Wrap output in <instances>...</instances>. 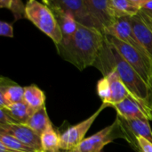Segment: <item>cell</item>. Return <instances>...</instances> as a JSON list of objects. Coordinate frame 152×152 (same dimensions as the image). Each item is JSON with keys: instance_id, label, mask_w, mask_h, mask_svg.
<instances>
[{"instance_id": "1", "label": "cell", "mask_w": 152, "mask_h": 152, "mask_svg": "<svg viewBox=\"0 0 152 152\" xmlns=\"http://www.w3.org/2000/svg\"><path fill=\"white\" fill-rule=\"evenodd\" d=\"M94 66L103 76L115 71L125 84L129 95L142 107L150 121L152 120V89L108 41L107 38H105L103 47Z\"/></svg>"}, {"instance_id": "2", "label": "cell", "mask_w": 152, "mask_h": 152, "mask_svg": "<svg viewBox=\"0 0 152 152\" xmlns=\"http://www.w3.org/2000/svg\"><path fill=\"white\" fill-rule=\"evenodd\" d=\"M102 31L78 24L74 36L66 42L56 45L58 54L79 71L94 66L105 41Z\"/></svg>"}, {"instance_id": "3", "label": "cell", "mask_w": 152, "mask_h": 152, "mask_svg": "<svg viewBox=\"0 0 152 152\" xmlns=\"http://www.w3.org/2000/svg\"><path fill=\"white\" fill-rule=\"evenodd\" d=\"M26 19L48 36L55 46L61 42V29L53 12L48 5L37 0H28L26 3Z\"/></svg>"}, {"instance_id": "4", "label": "cell", "mask_w": 152, "mask_h": 152, "mask_svg": "<svg viewBox=\"0 0 152 152\" xmlns=\"http://www.w3.org/2000/svg\"><path fill=\"white\" fill-rule=\"evenodd\" d=\"M108 41L118 51L124 59L140 74L144 82L152 89V59L132 46L118 39L117 38L106 35Z\"/></svg>"}, {"instance_id": "5", "label": "cell", "mask_w": 152, "mask_h": 152, "mask_svg": "<svg viewBox=\"0 0 152 152\" xmlns=\"http://www.w3.org/2000/svg\"><path fill=\"white\" fill-rule=\"evenodd\" d=\"M108 108L107 104H102V106L88 118L78 123L77 125H72L66 129L62 133H61L60 149L62 152L69 151L77 148L86 138V134L91 128L96 118L100 116L104 108Z\"/></svg>"}, {"instance_id": "6", "label": "cell", "mask_w": 152, "mask_h": 152, "mask_svg": "<svg viewBox=\"0 0 152 152\" xmlns=\"http://www.w3.org/2000/svg\"><path fill=\"white\" fill-rule=\"evenodd\" d=\"M118 138L123 139V134L118 122L115 120L110 125L103 128L94 135L86 138L74 150L65 152H102L106 145Z\"/></svg>"}, {"instance_id": "7", "label": "cell", "mask_w": 152, "mask_h": 152, "mask_svg": "<svg viewBox=\"0 0 152 152\" xmlns=\"http://www.w3.org/2000/svg\"><path fill=\"white\" fill-rule=\"evenodd\" d=\"M116 120L121 128L123 139L126 140L129 145L139 152L137 138L142 137L152 142V131L149 120L144 119H126L117 115Z\"/></svg>"}, {"instance_id": "8", "label": "cell", "mask_w": 152, "mask_h": 152, "mask_svg": "<svg viewBox=\"0 0 152 152\" xmlns=\"http://www.w3.org/2000/svg\"><path fill=\"white\" fill-rule=\"evenodd\" d=\"M100 31H105L115 22L117 16L111 0H85Z\"/></svg>"}, {"instance_id": "9", "label": "cell", "mask_w": 152, "mask_h": 152, "mask_svg": "<svg viewBox=\"0 0 152 152\" xmlns=\"http://www.w3.org/2000/svg\"><path fill=\"white\" fill-rule=\"evenodd\" d=\"M105 35L113 36L118 39L138 49L142 53L149 56V54L146 52V50L143 48V47L141 45V43L135 36V33L132 27L130 16H122L117 18L115 22L105 31Z\"/></svg>"}, {"instance_id": "10", "label": "cell", "mask_w": 152, "mask_h": 152, "mask_svg": "<svg viewBox=\"0 0 152 152\" xmlns=\"http://www.w3.org/2000/svg\"><path fill=\"white\" fill-rule=\"evenodd\" d=\"M50 4L56 5L72 14L78 24L99 30L85 0H53Z\"/></svg>"}, {"instance_id": "11", "label": "cell", "mask_w": 152, "mask_h": 152, "mask_svg": "<svg viewBox=\"0 0 152 152\" xmlns=\"http://www.w3.org/2000/svg\"><path fill=\"white\" fill-rule=\"evenodd\" d=\"M0 133H6L12 135L23 142L24 144L31 147L37 151H41V140L32 129L27 125L22 124H11L0 125Z\"/></svg>"}, {"instance_id": "12", "label": "cell", "mask_w": 152, "mask_h": 152, "mask_svg": "<svg viewBox=\"0 0 152 152\" xmlns=\"http://www.w3.org/2000/svg\"><path fill=\"white\" fill-rule=\"evenodd\" d=\"M131 23L137 39L152 58V20L139 12L131 17Z\"/></svg>"}, {"instance_id": "13", "label": "cell", "mask_w": 152, "mask_h": 152, "mask_svg": "<svg viewBox=\"0 0 152 152\" xmlns=\"http://www.w3.org/2000/svg\"><path fill=\"white\" fill-rule=\"evenodd\" d=\"M24 87H21L4 76L0 80V108L23 101Z\"/></svg>"}, {"instance_id": "14", "label": "cell", "mask_w": 152, "mask_h": 152, "mask_svg": "<svg viewBox=\"0 0 152 152\" xmlns=\"http://www.w3.org/2000/svg\"><path fill=\"white\" fill-rule=\"evenodd\" d=\"M49 7L53 12L55 18L57 20V22L59 24V27L61 29V31L62 34L61 42H66L69 40L74 36V34L76 33L77 30V27H78L77 22L75 20L72 14L61 9L60 7L53 5V4H50Z\"/></svg>"}, {"instance_id": "15", "label": "cell", "mask_w": 152, "mask_h": 152, "mask_svg": "<svg viewBox=\"0 0 152 152\" xmlns=\"http://www.w3.org/2000/svg\"><path fill=\"white\" fill-rule=\"evenodd\" d=\"M111 108H115L118 116L126 119H144L149 120L148 116L143 110L142 107L132 97L128 96L122 102L113 105Z\"/></svg>"}, {"instance_id": "16", "label": "cell", "mask_w": 152, "mask_h": 152, "mask_svg": "<svg viewBox=\"0 0 152 152\" xmlns=\"http://www.w3.org/2000/svg\"><path fill=\"white\" fill-rule=\"evenodd\" d=\"M105 77H107L109 81L111 92L109 107H112L113 105L122 102L125 99H126L129 96V92L126 90L125 84L122 82L119 76L115 71H111L107 75H105Z\"/></svg>"}, {"instance_id": "17", "label": "cell", "mask_w": 152, "mask_h": 152, "mask_svg": "<svg viewBox=\"0 0 152 152\" xmlns=\"http://www.w3.org/2000/svg\"><path fill=\"white\" fill-rule=\"evenodd\" d=\"M51 124L52 123L47 115L46 108L45 106H44L43 108L34 111V113L28 119L27 125L30 129H32L37 135L41 136Z\"/></svg>"}, {"instance_id": "18", "label": "cell", "mask_w": 152, "mask_h": 152, "mask_svg": "<svg viewBox=\"0 0 152 152\" xmlns=\"http://www.w3.org/2000/svg\"><path fill=\"white\" fill-rule=\"evenodd\" d=\"M23 101L30 108L36 111L45 106V92L35 84L24 87Z\"/></svg>"}, {"instance_id": "19", "label": "cell", "mask_w": 152, "mask_h": 152, "mask_svg": "<svg viewBox=\"0 0 152 152\" xmlns=\"http://www.w3.org/2000/svg\"><path fill=\"white\" fill-rule=\"evenodd\" d=\"M16 122V124L27 125L28 119L34 113V110L30 108L24 101L17 102L9 105L7 108H4Z\"/></svg>"}, {"instance_id": "20", "label": "cell", "mask_w": 152, "mask_h": 152, "mask_svg": "<svg viewBox=\"0 0 152 152\" xmlns=\"http://www.w3.org/2000/svg\"><path fill=\"white\" fill-rule=\"evenodd\" d=\"M40 140L42 148L41 151L45 152H61V134L54 130L52 124L40 136Z\"/></svg>"}, {"instance_id": "21", "label": "cell", "mask_w": 152, "mask_h": 152, "mask_svg": "<svg viewBox=\"0 0 152 152\" xmlns=\"http://www.w3.org/2000/svg\"><path fill=\"white\" fill-rule=\"evenodd\" d=\"M113 9L117 18L122 16H134L140 12V8L135 6L130 0H111Z\"/></svg>"}, {"instance_id": "22", "label": "cell", "mask_w": 152, "mask_h": 152, "mask_svg": "<svg viewBox=\"0 0 152 152\" xmlns=\"http://www.w3.org/2000/svg\"><path fill=\"white\" fill-rule=\"evenodd\" d=\"M0 7L10 10L14 17V21L26 18V4L21 0H0Z\"/></svg>"}, {"instance_id": "23", "label": "cell", "mask_w": 152, "mask_h": 152, "mask_svg": "<svg viewBox=\"0 0 152 152\" xmlns=\"http://www.w3.org/2000/svg\"><path fill=\"white\" fill-rule=\"evenodd\" d=\"M0 143L4 144L5 147L13 150V151H17L20 152H36L37 151L32 149L31 147L24 144L23 142H21L20 141H19L18 139H16L15 137L6 134V133H0Z\"/></svg>"}, {"instance_id": "24", "label": "cell", "mask_w": 152, "mask_h": 152, "mask_svg": "<svg viewBox=\"0 0 152 152\" xmlns=\"http://www.w3.org/2000/svg\"><path fill=\"white\" fill-rule=\"evenodd\" d=\"M96 90L102 103L107 104L109 107V103L110 101V97H111V92H110V83H109L107 77L103 76L101 80L98 81Z\"/></svg>"}, {"instance_id": "25", "label": "cell", "mask_w": 152, "mask_h": 152, "mask_svg": "<svg viewBox=\"0 0 152 152\" xmlns=\"http://www.w3.org/2000/svg\"><path fill=\"white\" fill-rule=\"evenodd\" d=\"M0 35L3 37L13 38V27L12 23H9L4 21L0 22Z\"/></svg>"}, {"instance_id": "26", "label": "cell", "mask_w": 152, "mask_h": 152, "mask_svg": "<svg viewBox=\"0 0 152 152\" xmlns=\"http://www.w3.org/2000/svg\"><path fill=\"white\" fill-rule=\"evenodd\" d=\"M139 152H152V142L142 137L137 138Z\"/></svg>"}, {"instance_id": "27", "label": "cell", "mask_w": 152, "mask_h": 152, "mask_svg": "<svg viewBox=\"0 0 152 152\" xmlns=\"http://www.w3.org/2000/svg\"><path fill=\"white\" fill-rule=\"evenodd\" d=\"M140 12L152 20V0H149L140 8Z\"/></svg>"}, {"instance_id": "28", "label": "cell", "mask_w": 152, "mask_h": 152, "mask_svg": "<svg viewBox=\"0 0 152 152\" xmlns=\"http://www.w3.org/2000/svg\"><path fill=\"white\" fill-rule=\"evenodd\" d=\"M135 6H137L138 8H141L142 4H144L146 2H148L149 0H130Z\"/></svg>"}, {"instance_id": "29", "label": "cell", "mask_w": 152, "mask_h": 152, "mask_svg": "<svg viewBox=\"0 0 152 152\" xmlns=\"http://www.w3.org/2000/svg\"><path fill=\"white\" fill-rule=\"evenodd\" d=\"M0 152H20L17 151H13V150H11L7 147H5L4 144L0 143Z\"/></svg>"}, {"instance_id": "30", "label": "cell", "mask_w": 152, "mask_h": 152, "mask_svg": "<svg viewBox=\"0 0 152 152\" xmlns=\"http://www.w3.org/2000/svg\"><path fill=\"white\" fill-rule=\"evenodd\" d=\"M43 1V3L45 4H46V5H50V4L53 1V0H42Z\"/></svg>"}, {"instance_id": "31", "label": "cell", "mask_w": 152, "mask_h": 152, "mask_svg": "<svg viewBox=\"0 0 152 152\" xmlns=\"http://www.w3.org/2000/svg\"><path fill=\"white\" fill-rule=\"evenodd\" d=\"M36 152H45V151H36Z\"/></svg>"}]
</instances>
